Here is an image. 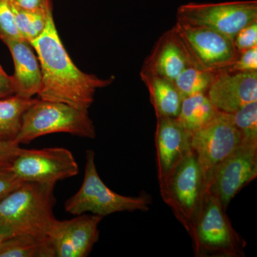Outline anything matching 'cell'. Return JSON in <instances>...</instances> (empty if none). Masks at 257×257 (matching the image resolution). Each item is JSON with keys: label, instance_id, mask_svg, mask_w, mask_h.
I'll use <instances>...</instances> for the list:
<instances>
[{"label": "cell", "instance_id": "6da1fadb", "mask_svg": "<svg viewBox=\"0 0 257 257\" xmlns=\"http://www.w3.org/2000/svg\"><path fill=\"white\" fill-rule=\"evenodd\" d=\"M30 44L36 51L41 67L40 99L88 110L94 102L96 89L107 87L114 81V77L101 79L84 73L74 64L56 28L52 4L49 8L45 30Z\"/></svg>", "mask_w": 257, "mask_h": 257}, {"label": "cell", "instance_id": "7a4b0ae2", "mask_svg": "<svg viewBox=\"0 0 257 257\" xmlns=\"http://www.w3.org/2000/svg\"><path fill=\"white\" fill-rule=\"evenodd\" d=\"M55 184L23 182L0 202V231L7 237L20 234L47 236L55 219Z\"/></svg>", "mask_w": 257, "mask_h": 257}, {"label": "cell", "instance_id": "3957f363", "mask_svg": "<svg viewBox=\"0 0 257 257\" xmlns=\"http://www.w3.org/2000/svg\"><path fill=\"white\" fill-rule=\"evenodd\" d=\"M219 199L206 192L189 235L197 257H242L246 242L233 227Z\"/></svg>", "mask_w": 257, "mask_h": 257}, {"label": "cell", "instance_id": "277c9868", "mask_svg": "<svg viewBox=\"0 0 257 257\" xmlns=\"http://www.w3.org/2000/svg\"><path fill=\"white\" fill-rule=\"evenodd\" d=\"M158 181L162 199L189 234L207 192L195 154L191 150Z\"/></svg>", "mask_w": 257, "mask_h": 257}, {"label": "cell", "instance_id": "5b68a950", "mask_svg": "<svg viewBox=\"0 0 257 257\" xmlns=\"http://www.w3.org/2000/svg\"><path fill=\"white\" fill-rule=\"evenodd\" d=\"M151 204L152 197L148 194L126 197L109 189L96 170L95 152L89 150L86 152L82 185L77 192L64 203V209L73 215L90 212L104 217L121 211H147Z\"/></svg>", "mask_w": 257, "mask_h": 257}, {"label": "cell", "instance_id": "8992f818", "mask_svg": "<svg viewBox=\"0 0 257 257\" xmlns=\"http://www.w3.org/2000/svg\"><path fill=\"white\" fill-rule=\"evenodd\" d=\"M55 133H68L81 138L94 139L96 130L87 109L38 99L23 116L21 130L15 142L31 143L35 139Z\"/></svg>", "mask_w": 257, "mask_h": 257}, {"label": "cell", "instance_id": "52a82bcc", "mask_svg": "<svg viewBox=\"0 0 257 257\" xmlns=\"http://www.w3.org/2000/svg\"><path fill=\"white\" fill-rule=\"evenodd\" d=\"M177 20L205 27L233 40L243 27L257 21V2L188 3L179 7Z\"/></svg>", "mask_w": 257, "mask_h": 257}, {"label": "cell", "instance_id": "ba28073f", "mask_svg": "<svg viewBox=\"0 0 257 257\" xmlns=\"http://www.w3.org/2000/svg\"><path fill=\"white\" fill-rule=\"evenodd\" d=\"M241 144V135L231 114L221 111L209 124L192 134L191 149L197 157L207 189L216 167Z\"/></svg>", "mask_w": 257, "mask_h": 257}, {"label": "cell", "instance_id": "9c48e42d", "mask_svg": "<svg viewBox=\"0 0 257 257\" xmlns=\"http://www.w3.org/2000/svg\"><path fill=\"white\" fill-rule=\"evenodd\" d=\"M11 169L22 182L42 184H55L79 173L73 155L63 147L22 149L12 162Z\"/></svg>", "mask_w": 257, "mask_h": 257}, {"label": "cell", "instance_id": "30bf717a", "mask_svg": "<svg viewBox=\"0 0 257 257\" xmlns=\"http://www.w3.org/2000/svg\"><path fill=\"white\" fill-rule=\"evenodd\" d=\"M173 28L201 68L219 72L231 65L237 57L233 40L219 32L179 20Z\"/></svg>", "mask_w": 257, "mask_h": 257}, {"label": "cell", "instance_id": "8fae6325", "mask_svg": "<svg viewBox=\"0 0 257 257\" xmlns=\"http://www.w3.org/2000/svg\"><path fill=\"white\" fill-rule=\"evenodd\" d=\"M257 177V145L241 143L216 167L207 191L225 208L243 187Z\"/></svg>", "mask_w": 257, "mask_h": 257}, {"label": "cell", "instance_id": "7c38bea8", "mask_svg": "<svg viewBox=\"0 0 257 257\" xmlns=\"http://www.w3.org/2000/svg\"><path fill=\"white\" fill-rule=\"evenodd\" d=\"M103 217L82 214L67 220L52 221L47 236L57 257H87L99 237Z\"/></svg>", "mask_w": 257, "mask_h": 257}, {"label": "cell", "instance_id": "4fadbf2b", "mask_svg": "<svg viewBox=\"0 0 257 257\" xmlns=\"http://www.w3.org/2000/svg\"><path fill=\"white\" fill-rule=\"evenodd\" d=\"M207 94L218 110L232 114L257 101V72L219 71Z\"/></svg>", "mask_w": 257, "mask_h": 257}, {"label": "cell", "instance_id": "5bb4252c", "mask_svg": "<svg viewBox=\"0 0 257 257\" xmlns=\"http://www.w3.org/2000/svg\"><path fill=\"white\" fill-rule=\"evenodd\" d=\"M189 66L197 65L172 28L158 39L141 71L174 81Z\"/></svg>", "mask_w": 257, "mask_h": 257}, {"label": "cell", "instance_id": "9a60e30c", "mask_svg": "<svg viewBox=\"0 0 257 257\" xmlns=\"http://www.w3.org/2000/svg\"><path fill=\"white\" fill-rule=\"evenodd\" d=\"M191 135L176 118H157L155 145L158 180L191 151Z\"/></svg>", "mask_w": 257, "mask_h": 257}, {"label": "cell", "instance_id": "2e32d148", "mask_svg": "<svg viewBox=\"0 0 257 257\" xmlns=\"http://www.w3.org/2000/svg\"><path fill=\"white\" fill-rule=\"evenodd\" d=\"M13 56L15 64V94L30 99L42 89V74L38 58L32 51L30 42L24 40L4 42Z\"/></svg>", "mask_w": 257, "mask_h": 257}, {"label": "cell", "instance_id": "e0dca14e", "mask_svg": "<svg viewBox=\"0 0 257 257\" xmlns=\"http://www.w3.org/2000/svg\"><path fill=\"white\" fill-rule=\"evenodd\" d=\"M140 77L148 89L157 118H177L184 97L173 81L144 71Z\"/></svg>", "mask_w": 257, "mask_h": 257}, {"label": "cell", "instance_id": "ac0fdd59", "mask_svg": "<svg viewBox=\"0 0 257 257\" xmlns=\"http://www.w3.org/2000/svg\"><path fill=\"white\" fill-rule=\"evenodd\" d=\"M219 111L207 94H198L183 98L176 119L182 127L192 134L209 124Z\"/></svg>", "mask_w": 257, "mask_h": 257}, {"label": "cell", "instance_id": "d6986e66", "mask_svg": "<svg viewBox=\"0 0 257 257\" xmlns=\"http://www.w3.org/2000/svg\"><path fill=\"white\" fill-rule=\"evenodd\" d=\"M0 257H55V253L48 236L20 234L1 243Z\"/></svg>", "mask_w": 257, "mask_h": 257}, {"label": "cell", "instance_id": "ffe728a7", "mask_svg": "<svg viewBox=\"0 0 257 257\" xmlns=\"http://www.w3.org/2000/svg\"><path fill=\"white\" fill-rule=\"evenodd\" d=\"M37 100L15 94L0 99V141H15L21 130L24 114Z\"/></svg>", "mask_w": 257, "mask_h": 257}, {"label": "cell", "instance_id": "44dd1931", "mask_svg": "<svg viewBox=\"0 0 257 257\" xmlns=\"http://www.w3.org/2000/svg\"><path fill=\"white\" fill-rule=\"evenodd\" d=\"M15 23L23 40L31 43L45 30L49 8L52 0H46L45 5L35 10L21 8L11 0Z\"/></svg>", "mask_w": 257, "mask_h": 257}, {"label": "cell", "instance_id": "7402d4cb", "mask_svg": "<svg viewBox=\"0 0 257 257\" xmlns=\"http://www.w3.org/2000/svg\"><path fill=\"white\" fill-rule=\"evenodd\" d=\"M217 72L189 66L176 77V87L183 97L198 94H207Z\"/></svg>", "mask_w": 257, "mask_h": 257}, {"label": "cell", "instance_id": "603a6c76", "mask_svg": "<svg viewBox=\"0 0 257 257\" xmlns=\"http://www.w3.org/2000/svg\"><path fill=\"white\" fill-rule=\"evenodd\" d=\"M241 136V143L257 145V101L249 103L231 114Z\"/></svg>", "mask_w": 257, "mask_h": 257}, {"label": "cell", "instance_id": "cb8c5ba5", "mask_svg": "<svg viewBox=\"0 0 257 257\" xmlns=\"http://www.w3.org/2000/svg\"><path fill=\"white\" fill-rule=\"evenodd\" d=\"M0 40H23L15 23L11 0H0Z\"/></svg>", "mask_w": 257, "mask_h": 257}, {"label": "cell", "instance_id": "d4e9b609", "mask_svg": "<svg viewBox=\"0 0 257 257\" xmlns=\"http://www.w3.org/2000/svg\"><path fill=\"white\" fill-rule=\"evenodd\" d=\"M225 70L229 72H257V47L239 52L234 62Z\"/></svg>", "mask_w": 257, "mask_h": 257}, {"label": "cell", "instance_id": "484cf974", "mask_svg": "<svg viewBox=\"0 0 257 257\" xmlns=\"http://www.w3.org/2000/svg\"><path fill=\"white\" fill-rule=\"evenodd\" d=\"M233 42L238 53L257 47V21L240 30L235 35Z\"/></svg>", "mask_w": 257, "mask_h": 257}, {"label": "cell", "instance_id": "4316f807", "mask_svg": "<svg viewBox=\"0 0 257 257\" xmlns=\"http://www.w3.org/2000/svg\"><path fill=\"white\" fill-rule=\"evenodd\" d=\"M23 183L12 170L11 164L0 165V202Z\"/></svg>", "mask_w": 257, "mask_h": 257}, {"label": "cell", "instance_id": "83f0119b", "mask_svg": "<svg viewBox=\"0 0 257 257\" xmlns=\"http://www.w3.org/2000/svg\"><path fill=\"white\" fill-rule=\"evenodd\" d=\"M15 141H0V165L12 164L22 150Z\"/></svg>", "mask_w": 257, "mask_h": 257}, {"label": "cell", "instance_id": "f1b7e54d", "mask_svg": "<svg viewBox=\"0 0 257 257\" xmlns=\"http://www.w3.org/2000/svg\"><path fill=\"white\" fill-rule=\"evenodd\" d=\"M14 94V81L13 76L8 75L2 66H0V99Z\"/></svg>", "mask_w": 257, "mask_h": 257}, {"label": "cell", "instance_id": "f546056e", "mask_svg": "<svg viewBox=\"0 0 257 257\" xmlns=\"http://www.w3.org/2000/svg\"><path fill=\"white\" fill-rule=\"evenodd\" d=\"M15 4L28 10H35L42 8L46 0H12Z\"/></svg>", "mask_w": 257, "mask_h": 257}, {"label": "cell", "instance_id": "4dcf8cb0", "mask_svg": "<svg viewBox=\"0 0 257 257\" xmlns=\"http://www.w3.org/2000/svg\"><path fill=\"white\" fill-rule=\"evenodd\" d=\"M7 238L8 237H7V236H5L4 234H3V233L0 231V244H1V243L3 242V241H4L5 239H7Z\"/></svg>", "mask_w": 257, "mask_h": 257}]
</instances>
